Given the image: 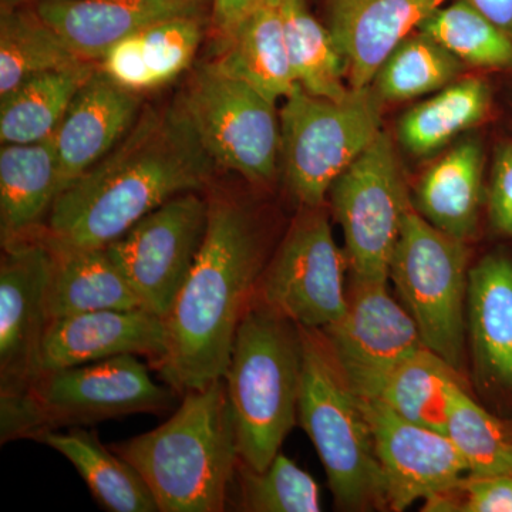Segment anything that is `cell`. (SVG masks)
Segmentation results:
<instances>
[{"mask_svg":"<svg viewBox=\"0 0 512 512\" xmlns=\"http://www.w3.org/2000/svg\"><path fill=\"white\" fill-rule=\"evenodd\" d=\"M217 168L178 104L150 107L103 160L57 195L39 237L106 248L171 198L211 190Z\"/></svg>","mask_w":512,"mask_h":512,"instance_id":"obj_1","label":"cell"},{"mask_svg":"<svg viewBox=\"0 0 512 512\" xmlns=\"http://www.w3.org/2000/svg\"><path fill=\"white\" fill-rule=\"evenodd\" d=\"M208 227L190 275L165 318L167 352L156 366L177 393L225 376L242 316L268 262V237L251 202L208 195Z\"/></svg>","mask_w":512,"mask_h":512,"instance_id":"obj_2","label":"cell"},{"mask_svg":"<svg viewBox=\"0 0 512 512\" xmlns=\"http://www.w3.org/2000/svg\"><path fill=\"white\" fill-rule=\"evenodd\" d=\"M110 448L136 468L160 512L227 510L241 457L224 377L184 393L157 429Z\"/></svg>","mask_w":512,"mask_h":512,"instance_id":"obj_3","label":"cell"},{"mask_svg":"<svg viewBox=\"0 0 512 512\" xmlns=\"http://www.w3.org/2000/svg\"><path fill=\"white\" fill-rule=\"evenodd\" d=\"M224 380L239 457L248 467L265 470L298 423L299 326L252 299L239 322Z\"/></svg>","mask_w":512,"mask_h":512,"instance_id":"obj_4","label":"cell"},{"mask_svg":"<svg viewBox=\"0 0 512 512\" xmlns=\"http://www.w3.org/2000/svg\"><path fill=\"white\" fill-rule=\"evenodd\" d=\"M298 421L318 451L336 508L387 511L382 471L362 400L322 329L302 328Z\"/></svg>","mask_w":512,"mask_h":512,"instance_id":"obj_5","label":"cell"},{"mask_svg":"<svg viewBox=\"0 0 512 512\" xmlns=\"http://www.w3.org/2000/svg\"><path fill=\"white\" fill-rule=\"evenodd\" d=\"M279 111V171L299 208L322 207L349 165L382 133L383 100L373 86L345 100L312 96L296 84Z\"/></svg>","mask_w":512,"mask_h":512,"instance_id":"obj_6","label":"cell"},{"mask_svg":"<svg viewBox=\"0 0 512 512\" xmlns=\"http://www.w3.org/2000/svg\"><path fill=\"white\" fill-rule=\"evenodd\" d=\"M470 244L444 234L412 207L390 261L392 279L424 346L470 380L467 293Z\"/></svg>","mask_w":512,"mask_h":512,"instance_id":"obj_7","label":"cell"},{"mask_svg":"<svg viewBox=\"0 0 512 512\" xmlns=\"http://www.w3.org/2000/svg\"><path fill=\"white\" fill-rule=\"evenodd\" d=\"M177 104L218 168L261 187L274 183L279 173L276 101L205 62L191 70Z\"/></svg>","mask_w":512,"mask_h":512,"instance_id":"obj_8","label":"cell"},{"mask_svg":"<svg viewBox=\"0 0 512 512\" xmlns=\"http://www.w3.org/2000/svg\"><path fill=\"white\" fill-rule=\"evenodd\" d=\"M329 201L345 238L349 275L389 281L390 261L413 201L386 131L336 178Z\"/></svg>","mask_w":512,"mask_h":512,"instance_id":"obj_9","label":"cell"},{"mask_svg":"<svg viewBox=\"0 0 512 512\" xmlns=\"http://www.w3.org/2000/svg\"><path fill=\"white\" fill-rule=\"evenodd\" d=\"M348 268L325 205L299 208L266 262L252 299L302 328L322 329L346 311Z\"/></svg>","mask_w":512,"mask_h":512,"instance_id":"obj_10","label":"cell"},{"mask_svg":"<svg viewBox=\"0 0 512 512\" xmlns=\"http://www.w3.org/2000/svg\"><path fill=\"white\" fill-rule=\"evenodd\" d=\"M28 390L43 434L131 414L165 413L173 409L177 393L168 384L154 382L146 363L136 355L43 372Z\"/></svg>","mask_w":512,"mask_h":512,"instance_id":"obj_11","label":"cell"},{"mask_svg":"<svg viewBox=\"0 0 512 512\" xmlns=\"http://www.w3.org/2000/svg\"><path fill=\"white\" fill-rule=\"evenodd\" d=\"M208 212V197L185 192L104 248L147 311L167 318L204 242Z\"/></svg>","mask_w":512,"mask_h":512,"instance_id":"obj_12","label":"cell"},{"mask_svg":"<svg viewBox=\"0 0 512 512\" xmlns=\"http://www.w3.org/2000/svg\"><path fill=\"white\" fill-rule=\"evenodd\" d=\"M346 302L342 318L322 330L356 392L370 396L394 366L426 346L387 282L349 275Z\"/></svg>","mask_w":512,"mask_h":512,"instance_id":"obj_13","label":"cell"},{"mask_svg":"<svg viewBox=\"0 0 512 512\" xmlns=\"http://www.w3.org/2000/svg\"><path fill=\"white\" fill-rule=\"evenodd\" d=\"M360 400L382 471L387 511L407 510L466 476V460L446 433L403 419L372 397Z\"/></svg>","mask_w":512,"mask_h":512,"instance_id":"obj_14","label":"cell"},{"mask_svg":"<svg viewBox=\"0 0 512 512\" xmlns=\"http://www.w3.org/2000/svg\"><path fill=\"white\" fill-rule=\"evenodd\" d=\"M50 251L42 238L3 248L0 259V393L22 392L39 376L50 319Z\"/></svg>","mask_w":512,"mask_h":512,"instance_id":"obj_15","label":"cell"},{"mask_svg":"<svg viewBox=\"0 0 512 512\" xmlns=\"http://www.w3.org/2000/svg\"><path fill=\"white\" fill-rule=\"evenodd\" d=\"M467 348L477 392L500 416L512 417V255L505 249L471 265Z\"/></svg>","mask_w":512,"mask_h":512,"instance_id":"obj_16","label":"cell"},{"mask_svg":"<svg viewBox=\"0 0 512 512\" xmlns=\"http://www.w3.org/2000/svg\"><path fill=\"white\" fill-rule=\"evenodd\" d=\"M165 352L164 316L147 309L80 313L50 320L40 352L39 372L87 365L121 355L146 356L157 366Z\"/></svg>","mask_w":512,"mask_h":512,"instance_id":"obj_17","label":"cell"},{"mask_svg":"<svg viewBox=\"0 0 512 512\" xmlns=\"http://www.w3.org/2000/svg\"><path fill=\"white\" fill-rule=\"evenodd\" d=\"M141 113L143 96L114 83L97 66L52 138L59 158L60 192L103 160Z\"/></svg>","mask_w":512,"mask_h":512,"instance_id":"obj_18","label":"cell"},{"mask_svg":"<svg viewBox=\"0 0 512 512\" xmlns=\"http://www.w3.org/2000/svg\"><path fill=\"white\" fill-rule=\"evenodd\" d=\"M446 0H326L330 35L346 63L350 89L372 86L394 47Z\"/></svg>","mask_w":512,"mask_h":512,"instance_id":"obj_19","label":"cell"},{"mask_svg":"<svg viewBox=\"0 0 512 512\" xmlns=\"http://www.w3.org/2000/svg\"><path fill=\"white\" fill-rule=\"evenodd\" d=\"M212 0H35L47 25L59 33L87 62H99L104 53L160 20L188 15H210Z\"/></svg>","mask_w":512,"mask_h":512,"instance_id":"obj_20","label":"cell"},{"mask_svg":"<svg viewBox=\"0 0 512 512\" xmlns=\"http://www.w3.org/2000/svg\"><path fill=\"white\" fill-rule=\"evenodd\" d=\"M207 26L210 15L160 20L110 47L97 66L114 83L143 96L190 69Z\"/></svg>","mask_w":512,"mask_h":512,"instance_id":"obj_21","label":"cell"},{"mask_svg":"<svg viewBox=\"0 0 512 512\" xmlns=\"http://www.w3.org/2000/svg\"><path fill=\"white\" fill-rule=\"evenodd\" d=\"M483 143L468 137L431 164L414 190L417 212L433 227L458 241H476L487 205Z\"/></svg>","mask_w":512,"mask_h":512,"instance_id":"obj_22","label":"cell"},{"mask_svg":"<svg viewBox=\"0 0 512 512\" xmlns=\"http://www.w3.org/2000/svg\"><path fill=\"white\" fill-rule=\"evenodd\" d=\"M215 39L217 50L208 62L215 69L248 83L276 103L295 89L281 0H261Z\"/></svg>","mask_w":512,"mask_h":512,"instance_id":"obj_23","label":"cell"},{"mask_svg":"<svg viewBox=\"0 0 512 512\" xmlns=\"http://www.w3.org/2000/svg\"><path fill=\"white\" fill-rule=\"evenodd\" d=\"M60 192L53 140L2 144L0 150V241L2 248L35 238Z\"/></svg>","mask_w":512,"mask_h":512,"instance_id":"obj_24","label":"cell"},{"mask_svg":"<svg viewBox=\"0 0 512 512\" xmlns=\"http://www.w3.org/2000/svg\"><path fill=\"white\" fill-rule=\"evenodd\" d=\"M45 244L50 251V320L107 309H146L106 249L70 248L47 241Z\"/></svg>","mask_w":512,"mask_h":512,"instance_id":"obj_25","label":"cell"},{"mask_svg":"<svg viewBox=\"0 0 512 512\" xmlns=\"http://www.w3.org/2000/svg\"><path fill=\"white\" fill-rule=\"evenodd\" d=\"M493 110V89L483 76H464L400 117L397 138L413 157H430L480 126Z\"/></svg>","mask_w":512,"mask_h":512,"instance_id":"obj_26","label":"cell"},{"mask_svg":"<svg viewBox=\"0 0 512 512\" xmlns=\"http://www.w3.org/2000/svg\"><path fill=\"white\" fill-rule=\"evenodd\" d=\"M76 468L96 503L109 512H160L150 488L136 468L109 450L93 431L74 427L40 437Z\"/></svg>","mask_w":512,"mask_h":512,"instance_id":"obj_27","label":"cell"},{"mask_svg":"<svg viewBox=\"0 0 512 512\" xmlns=\"http://www.w3.org/2000/svg\"><path fill=\"white\" fill-rule=\"evenodd\" d=\"M468 382L433 350L421 348L394 366L375 392L363 397L379 400L403 419L447 434L454 389H471Z\"/></svg>","mask_w":512,"mask_h":512,"instance_id":"obj_28","label":"cell"},{"mask_svg":"<svg viewBox=\"0 0 512 512\" xmlns=\"http://www.w3.org/2000/svg\"><path fill=\"white\" fill-rule=\"evenodd\" d=\"M96 69V62H84L69 69L43 73L2 97V144H35L52 140L74 96Z\"/></svg>","mask_w":512,"mask_h":512,"instance_id":"obj_29","label":"cell"},{"mask_svg":"<svg viewBox=\"0 0 512 512\" xmlns=\"http://www.w3.org/2000/svg\"><path fill=\"white\" fill-rule=\"evenodd\" d=\"M84 62L30 3L0 6V99L33 77Z\"/></svg>","mask_w":512,"mask_h":512,"instance_id":"obj_30","label":"cell"},{"mask_svg":"<svg viewBox=\"0 0 512 512\" xmlns=\"http://www.w3.org/2000/svg\"><path fill=\"white\" fill-rule=\"evenodd\" d=\"M281 12L295 83L312 96L345 100L352 89L345 59L328 26L312 15L306 0H281Z\"/></svg>","mask_w":512,"mask_h":512,"instance_id":"obj_31","label":"cell"},{"mask_svg":"<svg viewBox=\"0 0 512 512\" xmlns=\"http://www.w3.org/2000/svg\"><path fill=\"white\" fill-rule=\"evenodd\" d=\"M466 64L427 33L416 30L387 56L373 79L383 103H402L444 89L460 79Z\"/></svg>","mask_w":512,"mask_h":512,"instance_id":"obj_32","label":"cell"},{"mask_svg":"<svg viewBox=\"0 0 512 512\" xmlns=\"http://www.w3.org/2000/svg\"><path fill=\"white\" fill-rule=\"evenodd\" d=\"M417 30L434 37L466 66L512 72V36L467 0L434 10Z\"/></svg>","mask_w":512,"mask_h":512,"instance_id":"obj_33","label":"cell"},{"mask_svg":"<svg viewBox=\"0 0 512 512\" xmlns=\"http://www.w3.org/2000/svg\"><path fill=\"white\" fill-rule=\"evenodd\" d=\"M447 436L466 460L468 474L512 473V417L488 412L467 387L454 389Z\"/></svg>","mask_w":512,"mask_h":512,"instance_id":"obj_34","label":"cell"},{"mask_svg":"<svg viewBox=\"0 0 512 512\" xmlns=\"http://www.w3.org/2000/svg\"><path fill=\"white\" fill-rule=\"evenodd\" d=\"M235 510L245 512H319V485L279 451L265 470L239 461Z\"/></svg>","mask_w":512,"mask_h":512,"instance_id":"obj_35","label":"cell"},{"mask_svg":"<svg viewBox=\"0 0 512 512\" xmlns=\"http://www.w3.org/2000/svg\"><path fill=\"white\" fill-rule=\"evenodd\" d=\"M426 512H512V473L466 474L424 501Z\"/></svg>","mask_w":512,"mask_h":512,"instance_id":"obj_36","label":"cell"},{"mask_svg":"<svg viewBox=\"0 0 512 512\" xmlns=\"http://www.w3.org/2000/svg\"><path fill=\"white\" fill-rule=\"evenodd\" d=\"M485 208L494 234L512 238V141L495 147Z\"/></svg>","mask_w":512,"mask_h":512,"instance_id":"obj_37","label":"cell"},{"mask_svg":"<svg viewBox=\"0 0 512 512\" xmlns=\"http://www.w3.org/2000/svg\"><path fill=\"white\" fill-rule=\"evenodd\" d=\"M259 2L261 0H212L210 20L214 35L227 32L238 19H241Z\"/></svg>","mask_w":512,"mask_h":512,"instance_id":"obj_38","label":"cell"},{"mask_svg":"<svg viewBox=\"0 0 512 512\" xmlns=\"http://www.w3.org/2000/svg\"><path fill=\"white\" fill-rule=\"evenodd\" d=\"M470 5L512 36V0H467Z\"/></svg>","mask_w":512,"mask_h":512,"instance_id":"obj_39","label":"cell"},{"mask_svg":"<svg viewBox=\"0 0 512 512\" xmlns=\"http://www.w3.org/2000/svg\"><path fill=\"white\" fill-rule=\"evenodd\" d=\"M32 2H35V0H0V6H19Z\"/></svg>","mask_w":512,"mask_h":512,"instance_id":"obj_40","label":"cell"}]
</instances>
